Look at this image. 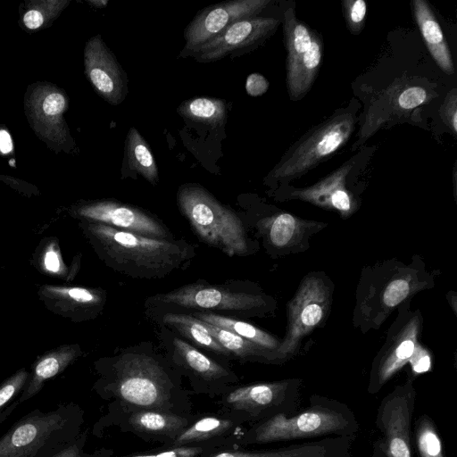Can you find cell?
<instances>
[{
  "mask_svg": "<svg viewBox=\"0 0 457 457\" xmlns=\"http://www.w3.org/2000/svg\"><path fill=\"white\" fill-rule=\"evenodd\" d=\"M79 216L87 221L98 222L158 239H173L169 228L150 212L114 200H101L82 204Z\"/></svg>",
  "mask_w": 457,
  "mask_h": 457,
  "instance_id": "13",
  "label": "cell"
},
{
  "mask_svg": "<svg viewBox=\"0 0 457 457\" xmlns=\"http://www.w3.org/2000/svg\"><path fill=\"white\" fill-rule=\"evenodd\" d=\"M416 445L420 457H445L439 435L427 416L420 417L418 421Z\"/></svg>",
  "mask_w": 457,
  "mask_h": 457,
  "instance_id": "30",
  "label": "cell"
},
{
  "mask_svg": "<svg viewBox=\"0 0 457 457\" xmlns=\"http://www.w3.org/2000/svg\"><path fill=\"white\" fill-rule=\"evenodd\" d=\"M202 321V320H201ZM209 333L225 348L230 355L239 359H258L266 361L276 360L275 354L240 336L219 328L215 325L202 321Z\"/></svg>",
  "mask_w": 457,
  "mask_h": 457,
  "instance_id": "28",
  "label": "cell"
},
{
  "mask_svg": "<svg viewBox=\"0 0 457 457\" xmlns=\"http://www.w3.org/2000/svg\"><path fill=\"white\" fill-rule=\"evenodd\" d=\"M51 457H88L82 451V445L79 443V441L75 440L66 448L62 449L56 454Z\"/></svg>",
  "mask_w": 457,
  "mask_h": 457,
  "instance_id": "43",
  "label": "cell"
},
{
  "mask_svg": "<svg viewBox=\"0 0 457 457\" xmlns=\"http://www.w3.org/2000/svg\"><path fill=\"white\" fill-rule=\"evenodd\" d=\"M270 0H232L199 11L184 31L185 46L179 57H193L196 51L234 22L256 17Z\"/></svg>",
  "mask_w": 457,
  "mask_h": 457,
  "instance_id": "9",
  "label": "cell"
},
{
  "mask_svg": "<svg viewBox=\"0 0 457 457\" xmlns=\"http://www.w3.org/2000/svg\"><path fill=\"white\" fill-rule=\"evenodd\" d=\"M65 96L57 91L48 93L42 102V112L47 118H57L66 109Z\"/></svg>",
  "mask_w": 457,
  "mask_h": 457,
  "instance_id": "37",
  "label": "cell"
},
{
  "mask_svg": "<svg viewBox=\"0 0 457 457\" xmlns=\"http://www.w3.org/2000/svg\"><path fill=\"white\" fill-rule=\"evenodd\" d=\"M203 449L201 447H176L162 453L148 455H136L132 457H195Z\"/></svg>",
  "mask_w": 457,
  "mask_h": 457,
  "instance_id": "40",
  "label": "cell"
},
{
  "mask_svg": "<svg viewBox=\"0 0 457 457\" xmlns=\"http://www.w3.org/2000/svg\"><path fill=\"white\" fill-rule=\"evenodd\" d=\"M47 291L61 298L62 307L79 320L96 318L106 302V293L103 289L48 287Z\"/></svg>",
  "mask_w": 457,
  "mask_h": 457,
  "instance_id": "22",
  "label": "cell"
},
{
  "mask_svg": "<svg viewBox=\"0 0 457 457\" xmlns=\"http://www.w3.org/2000/svg\"><path fill=\"white\" fill-rule=\"evenodd\" d=\"M443 121L453 132L457 133V93L452 89L445 98L439 111Z\"/></svg>",
  "mask_w": 457,
  "mask_h": 457,
  "instance_id": "36",
  "label": "cell"
},
{
  "mask_svg": "<svg viewBox=\"0 0 457 457\" xmlns=\"http://www.w3.org/2000/svg\"><path fill=\"white\" fill-rule=\"evenodd\" d=\"M121 172L122 174L137 173L154 186L159 180L154 156L147 142L134 127L129 129L125 139Z\"/></svg>",
  "mask_w": 457,
  "mask_h": 457,
  "instance_id": "23",
  "label": "cell"
},
{
  "mask_svg": "<svg viewBox=\"0 0 457 457\" xmlns=\"http://www.w3.org/2000/svg\"><path fill=\"white\" fill-rule=\"evenodd\" d=\"M286 83L292 101L301 100L312 88L323 58L321 36L298 20L293 7L283 15Z\"/></svg>",
  "mask_w": 457,
  "mask_h": 457,
  "instance_id": "8",
  "label": "cell"
},
{
  "mask_svg": "<svg viewBox=\"0 0 457 457\" xmlns=\"http://www.w3.org/2000/svg\"><path fill=\"white\" fill-rule=\"evenodd\" d=\"M177 112L183 118L218 129L226 123V101L215 97H194L181 103Z\"/></svg>",
  "mask_w": 457,
  "mask_h": 457,
  "instance_id": "26",
  "label": "cell"
},
{
  "mask_svg": "<svg viewBox=\"0 0 457 457\" xmlns=\"http://www.w3.org/2000/svg\"><path fill=\"white\" fill-rule=\"evenodd\" d=\"M62 266L58 251L53 246L49 247L44 255L45 269L52 273H59L63 269Z\"/></svg>",
  "mask_w": 457,
  "mask_h": 457,
  "instance_id": "41",
  "label": "cell"
},
{
  "mask_svg": "<svg viewBox=\"0 0 457 457\" xmlns=\"http://www.w3.org/2000/svg\"><path fill=\"white\" fill-rule=\"evenodd\" d=\"M79 354L80 349L78 345H64L43 355L35 363L29 376L18 400L20 403L36 395L46 381L63 371Z\"/></svg>",
  "mask_w": 457,
  "mask_h": 457,
  "instance_id": "21",
  "label": "cell"
},
{
  "mask_svg": "<svg viewBox=\"0 0 457 457\" xmlns=\"http://www.w3.org/2000/svg\"><path fill=\"white\" fill-rule=\"evenodd\" d=\"M270 221L269 238L271 244L278 247L287 245L298 230V220L289 213H280Z\"/></svg>",
  "mask_w": 457,
  "mask_h": 457,
  "instance_id": "31",
  "label": "cell"
},
{
  "mask_svg": "<svg viewBox=\"0 0 457 457\" xmlns=\"http://www.w3.org/2000/svg\"><path fill=\"white\" fill-rule=\"evenodd\" d=\"M352 167L353 163L348 162L314 185L294 190L291 195L348 214L353 209V199L345 188V179Z\"/></svg>",
  "mask_w": 457,
  "mask_h": 457,
  "instance_id": "16",
  "label": "cell"
},
{
  "mask_svg": "<svg viewBox=\"0 0 457 457\" xmlns=\"http://www.w3.org/2000/svg\"><path fill=\"white\" fill-rule=\"evenodd\" d=\"M280 21L270 17L239 20L203 45L193 55L198 62H212L241 51L253 50L277 30Z\"/></svg>",
  "mask_w": 457,
  "mask_h": 457,
  "instance_id": "12",
  "label": "cell"
},
{
  "mask_svg": "<svg viewBox=\"0 0 457 457\" xmlns=\"http://www.w3.org/2000/svg\"><path fill=\"white\" fill-rule=\"evenodd\" d=\"M428 99L427 91L421 87H410L403 89L397 98V105L403 110L414 109Z\"/></svg>",
  "mask_w": 457,
  "mask_h": 457,
  "instance_id": "35",
  "label": "cell"
},
{
  "mask_svg": "<svg viewBox=\"0 0 457 457\" xmlns=\"http://www.w3.org/2000/svg\"><path fill=\"white\" fill-rule=\"evenodd\" d=\"M414 403L411 383L398 386L383 399L377 423L384 434L387 457H412L411 423Z\"/></svg>",
  "mask_w": 457,
  "mask_h": 457,
  "instance_id": "11",
  "label": "cell"
},
{
  "mask_svg": "<svg viewBox=\"0 0 457 457\" xmlns=\"http://www.w3.org/2000/svg\"><path fill=\"white\" fill-rule=\"evenodd\" d=\"M412 12L425 45L436 64L446 74L454 73L451 50L430 5L425 0L412 1Z\"/></svg>",
  "mask_w": 457,
  "mask_h": 457,
  "instance_id": "17",
  "label": "cell"
},
{
  "mask_svg": "<svg viewBox=\"0 0 457 457\" xmlns=\"http://www.w3.org/2000/svg\"><path fill=\"white\" fill-rule=\"evenodd\" d=\"M29 376V372L21 369L0 385V413L21 391L22 392Z\"/></svg>",
  "mask_w": 457,
  "mask_h": 457,
  "instance_id": "33",
  "label": "cell"
},
{
  "mask_svg": "<svg viewBox=\"0 0 457 457\" xmlns=\"http://www.w3.org/2000/svg\"><path fill=\"white\" fill-rule=\"evenodd\" d=\"M269 82L264 76L260 73L250 74L245 81L246 93L251 96H260L267 92Z\"/></svg>",
  "mask_w": 457,
  "mask_h": 457,
  "instance_id": "38",
  "label": "cell"
},
{
  "mask_svg": "<svg viewBox=\"0 0 457 457\" xmlns=\"http://www.w3.org/2000/svg\"><path fill=\"white\" fill-rule=\"evenodd\" d=\"M232 426L229 420L205 417L188 428L183 430L174 439L173 445L178 446L187 443L199 442L220 436L228 430Z\"/></svg>",
  "mask_w": 457,
  "mask_h": 457,
  "instance_id": "29",
  "label": "cell"
},
{
  "mask_svg": "<svg viewBox=\"0 0 457 457\" xmlns=\"http://www.w3.org/2000/svg\"><path fill=\"white\" fill-rule=\"evenodd\" d=\"M158 325H162L191 342L194 346L206 349L216 354L231 356L209 333L202 321L186 312H166L151 317Z\"/></svg>",
  "mask_w": 457,
  "mask_h": 457,
  "instance_id": "20",
  "label": "cell"
},
{
  "mask_svg": "<svg viewBox=\"0 0 457 457\" xmlns=\"http://www.w3.org/2000/svg\"><path fill=\"white\" fill-rule=\"evenodd\" d=\"M329 299L328 288L317 277L306 278L288 305V328L276 351V360L293 354L301 339L324 318Z\"/></svg>",
  "mask_w": 457,
  "mask_h": 457,
  "instance_id": "10",
  "label": "cell"
},
{
  "mask_svg": "<svg viewBox=\"0 0 457 457\" xmlns=\"http://www.w3.org/2000/svg\"><path fill=\"white\" fill-rule=\"evenodd\" d=\"M72 405L50 411L35 409L0 437V457H51L76 440Z\"/></svg>",
  "mask_w": 457,
  "mask_h": 457,
  "instance_id": "5",
  "label": "cell"
},
{
  "mask_svg": "<svg viewBox=\"0 0 457 457\" xmlns=\"http://www.w3.org/2000/svg\"><path fill=\"white\" fill-rule=\"evenodd\" d=\"M177 203L202 242L230 257L248 254V238L242 220L206 188L195 183L181 185Z\"/></svg>",
  "mask_w": 457,
  "mask_h": 457,
  "instance_id": "3",
  "label": "cell"
},
{
  "mask_svg": "<svg viewBox=\"0 0 457 457\" xmlns=\"http://www.w3.org/2000/svg\"><path fill=\"white\" fill-rule=\"evenodd\" d=\"M355 120L349 112L334 114L311 129L271 170L273 179L298 178L341 148L354 129Z\"/></svg>",
  "mask_w": 457,
  "mask_h": 457,
  "instance_id": "7",
  "label": "cell"
},
{
  "mask_svg": "<svg viewBox=\"0 0 457 457\" xmlns=\"http://www.w3.org/2000/svg\"><path fill=\"white\" fill-rule=\"evenodd\" d=\"M357 423L343 407L316 405L296 415L277 413L257 427L254 441L266 444L336 435L353 436Z\"/></svg>",
  "mask_w": 457,
  "mask_h": 457,
  "instance_id": "6",
  "label": "cell"
},
{
  "mask_svg": "<svg viewBox=\"0 0 457 457\" xmlns=\"http://www.w3.org/2000/svg\"><path fill=\"white\" fill-rule=\"evenodd\" d=\"M158 338L172 360L195 377L205 381H216L230 375L226 368L162 325H159Z\"/></svg>",
  "mask_w": 457,
  "mask_h": 457,
  "instance_id": "15",
  "label": "cell"
},
{
  "mask_svg": "<svg viewBox=\"0 0 457 457\" xmlns=\"http://www.w3.org/2000/svg\"><path fill=\"white\" fill-rule=\"evenodd\" d=\"M411 291L410 282L405 278H397L386 287L383 302L388 307H394L405 299Z\"/></svg>",
  "mask_w": 457,
  "mask_h": 457,
  "instance_id": "34",
  "label": "cell"
},
{
  "mask_svg": "<svg viewBox=\"0 0 457 457\" xmlns=\"http://www.w3.org/2000/svg\"><path fill=\"white\" fill-rule=\"evenodd\" d=\"M85 72L96 93L112 105L128 95V76L100 35L90 38L84 52Z\"/></svg>",
  "mask_w": 457,
  "mask_h": 457,
  "instance_id": "14",
  "label": "cell"
},
{
  "mask_svg": "<svg viewBox=\"0 0 457 457\" xmlns=\"http://www.w3.org/2000/svg\"><path fill=\"white\" fill-rule=\"evenodd\" d=\"M267 306V299L246 288L241 281L212 284L197 280L167 293H160L145 300V312L154 316L166 312L191 313L194 312H228L253 315Z\"/></svg>",
  "mask_w": 457,
  "mask_h": 457,
  "instance_id": "2",
  "label": "cell"
},
{
  "mask_svg": "<svg viewBox=\"0 0 457 457\" xmlns=\"http://www.w3.org/2000/svg\"><path fill=\"white\" fill-rule=\"evenodd\" d=\"M109 361L114 386L124 401L146 408L167 406L172 383L151 342L127 347Z\"/></svg>",
  "mask_w": 457,
  "mask_h": 457,
  "instance_id": "4",
  "label": "cell"
},
{
  "mask_svg": "<svg viewBox=\"0 0 457 457\" xmlns=\"http://www.w3.org/2000/svg\"><path fill=\"white\" fill-rule=\"evenodd\" d=\"M288 393H293L292 380L258 383L232 391L227 403L236 410L260 411L281 404Z\"/></svg>",
  "mask_w": 457,
  "mask_h": 457,
  "instance_id": "18",
  "label": "cell"
},
{
  "mask_svg": "<svg viewBox=\"0 0 457 457\" xmlns=\"http://www.w3.org/2000/svg\"><path fill=\"white\" fill-rule=\"evenodd\" d=\"M20 402L18 400L10 403L1 413H0V425L7 419V417L17 408Z\"/></svg>",
  "mask_w": 457,
  "mask_h": 457,
  "instance_id": "45",
  "label": "cell"
},
{
  "mask_svg": "<svg viewBox=\"0 0 457 457\" xmlns=\"http://www.w3.org/2000/svg\"><path fill=\"white\" fill-rule=\"evenodd\" d=\"M342 6L347 29L352 34L359 35L365 24L366 3L363 0H344Z\"/></svg>",
  "mask_w": 457,
  "mask_h": 457,
  "instance_id": "32",
  "label": "cell"
},
{
  "mask_svg": "<svg viewBox=\"0 0 457 457\" xmlns=\"http://www.w3.org/2000/svg\"><path fill=\"white\" fill-rule=\"evenodd\" d=\"M12 150V141L10 134L4 130H0V151L3 154H8Z\"/></svg>",
  "mask_w": 457,
  "mask_h": 457,
  "instance_id": "44",
  "label": "cell"
},
{
  "mask_svg": "<svg viewBox=\"0 0 457 457\" xmlns=\"http://www.w3.org/2000/svg\"><path fill=\"white\" fill-rule=\"evenodd\" d=\"M44 22V15L36 9L29 10L23 17V23L29 29H38Z\"/></svg>",
  "mask_w": 457,
  "mask_h": 457,
  "instance_id": "42",
  "label": "cell"
},
{
  "mask_svg": "<svg viewBox=\"0 0 457 457\" xmlns=\"http://www.w3.org/2000/svg\"><path fill=\"white\" fill-rule=\"evenodd\" d=\"M417 324L411 326L402 335L401 340L393 346L379 363L372 383L373 392L389 380L407 361H410L416 349Z\"/></svg>",
  "mask_w": 457,
  "mask_h": 457,
  "instance_id": "25",
  "label": "cell"
},
{
  "mask_svg": "<svg viewBox=\"0 0 457 457\" xmlns=\"http://www.w3.org/2000/svg\"><path fill=\"white\" fill-rule=\"evenodd\" d=\"M188 314H191L202 321L231 331L258 346L272 352L276 357V351L281 342L251 323L237 319L236 317L211 312H194Z\"/></svg>",
  "mask_w": 457,
  "mask_h": 457,
  "instance_id": "24",
  "label": "cell"
},
{
  "mask_svg": "<svg viewBox=\"0 0 457 457\" xmlns=\"http://www.w3.org/2000/svg\"><path fill=\"white\" fill-rule=\"evenodd\" d=\"M129 422L137 431L170 436H179L187 425L185 418L162 411H137Z\"/></svg>",
  "mask_w": 457,
  "mask_h": 457,
  "instance_id": "27",
  "label": "cell"
},
{
  "mask_svg": "<svg viewBox=\"0 0 457 457\" xmlns=\"http://www.w3.org/2000/svg\"><path fill=\"white\" fill-rule=\"evenodd\" d=\"M413 372L420 374L428 371L431 366V360L427 351L420 346L416 349L410 360Z\"/></svg>",
  "mask_w": 457,
  "mask_h": 457,
  "instance_id": "39",
  "label": "cell"
},
{
  "mask_svg": "<svg viewBox=\"0 0 457 457\" xmlns=\"http://www.w3.org/2000/svg\"><path fill=\"white\" fill-rule=\"evenodd\" d=\"M88 3L92 5H94L95 7L103 8L107 4L108 1L96 0V1H89Z\"/></svg>",
  "mask_w": 457,
  "mask_h": 457,
  "instance_id": "46",
  "label": "cell"
},
{
  "mask_svg": "<svg viewBox=\"0 0 457 457\" xmlns=\"http://www.w3.org/2000/svg\"><path fill=\"white\" fill-rule=\"evenodd\" d=\"M81 225L105 265L130 278L168 277L187 268L196 254L184 239L153 238L87 220Z\"/></svg>",
  "mask_w": 457,
  "mask_h": 457,
  "instance_id": "1",
  "label": "cell"
},
{
  "mask_svg": "<svg viewBox=\"0 0 457 457\" xmlns=\"http://www.w3.org/2000/svg\"><path fill=\"white\" fill-rule=\"evenodd\" d=\"M351 436L290 445L265 452H225L212 457H347Z\"/></svg>",
  "mask_w": 457,
  "mask_h": 457,
  "instance_id": "19",
  "label": "cell"
}]
</instances>
